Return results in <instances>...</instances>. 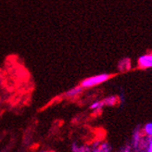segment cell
<instances>
[{"label": "cell", "mask_w": 152, "mask_h": 152, "mask_svg": "<svg viewBox=\"0 0 152 152\" xmlns=\"http://www.w3.org/2000/svg\"><path fill=\"white\" fill-rule=\"evenodd\" d=\"M110 77H111V74H109V73H101V74L91 76V77L85 79L81 83V86L83 88L94 87L96 86L100 85L102 83L107 82L109 79H110Z\"/></svg>", "instance_id": "1"}, {"label": "cell", "mask_w": 152, "mask_h": 152, "mask_svg": "<svg viewBox=\"0 0 152 152\" xmlns=\"http://www.w3.org/2000/svg\"><path fill=\"white\" fill-rule=\"evenodd\" d=\"M138 67L140 69L152 68V53L143 55L138 58Z\"/></svg>", "instance_id": "2"}, {"label": "cell", "mask_w": 152, "mask_h": 152, "mask_svg": "<svg viewBox=\"0 0 152 152\" xmlns=\"http://www.w3.org/2000/svg\"><path fill=\"white\" fill-rule=\"evenodd\" d=\"M143 131L141 130L140 126H138L137 128L135 129L134 131V134H133V140H132V147L134 148V150H136L138 147V144H139V141L140 139L143 137Z\"/></svg>", "instance_id": "3"}, {"label": "cell", "mask_w": 152, "mask_h": 152, "mask_svg": "<svg viewBox=\"0 0 152 152\" xmlns=\"http://www.w3.org/2000/svg\"><path fill=\"white\" fill-rule=\"evenodd\" d=\"M83 91V88L81 86H76V87H73L71 90H69L68 92H66L65 96L66 97H75V96H79L80 94H82Z\"/></svg>", "instance_id": "4"}, {"label": "cell", "mask_w": 152, "mask_h": 152, "mask_svg": "<svg viewBox=\"0 0 152 152\" xmlns=\"http://www.w3.org/2000/svg\"><path fill=\"white\" fill-rule=\"evenodd\" d=\"M111 148L109 144H102L101 146L93 148V152H110Z\"/></svg>", "instance_id": "5"}, {"label": "cell", "mask_w": 152, "mask_h": 152, "mask_svg": "<svg viewBox=\"0 0 152 152\" xmlns=\"http://www.w3.org/2000/svg\"><path fill=\"white\" fill-rule=\"evenodd\" d=\"M130 68H131V63H130V60L128 58L121 60L119 63V69L121 71H127L130 69Z\"/></svg>", "instance_id": "6"}, {"label": "cell", "mask_w": 152, "mask_h": 152, "mask_svg": "<svg viewBox=\"0 0 152 152\" xmlns=\"http://www.w3.org/2000/svg\"><path fill=\"white\" fill-rule=\"evenodd\" d=\"M104 106H113V105H115L116 102H117V97L116 96H109L107 98H105L104 100H102Z\"/></svg>", "instance_id": "7"}, {"label": "cell", "mask_w": 152, "mask_h": 152, "mask_svg": "<svg viewBox=\"0 0 152 152\" xmlns=\"http://www.w3.org/2000/svg\"><path fill=\"white\" fill-rule=\"evenodd\" d=\"M143 132L148 136H152V123H148L143 128Z\"/></svg>", "instance_id": "8"}, {"label": "cell", "mask_w": 152, "mask_h": 152, "mask_svg": "<svg viewBox=\"0 0 152 152\" xmlns=\"http://www.w3.org/2000/svg\"><path fill=\"white\" fill-rule=\"evenodd\" d=\"M72 150L73 152H91V149L87 147H82V148H77L75 144L72 146Z\"/></svg>", "instance_id": "9"}, {"label": "cell", "mask_w": 152, "mask_h": 152, "mask_svg": "<svg viewBox=\"0 0 152 152\" xmlns=\"http://www.w3.org/2000/svg\"><path fill=\"white\" fill-rule=\"evenodd\" d=\"M103 106H104V104L102 101H96V102H94L92 105H91V109L92 110H99L103 107Z\"/></svg>", "instance_id": "10"}, {"label": "cell", "mask_w": 152, "mask_h": 152, "mask_svg": "<svg viewBox=\"0 0 152 152\" xmlns=\"http://www.w3.org/2000/svg\"><path fill=\"white\" fill-rule=\"evenodd\" d=\"M148 145L147 147L146 152H152V136H148Z\"/></svg>", "instance_id": "11"}, {"label": "cell", "mask_w": 152, "mask_h": 152, "mask_svg": "<svg viewBox=\"0 0 152 152\" xmlns=\"http://www.w3.org/2000/svg\"><path fill=\"white\" fill-rule=\"evenodd\" d=\"M121 152H131V146H130V145L125 146V148L121 149Z\"/></svg>", "instance_id": "12"}]
</instances>
